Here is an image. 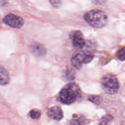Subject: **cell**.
Masks as SVG:
<instances>
[{
	"label": "cell",
	"instance_id": "2e32d148",
	"mask_svg": "<svg viewBox=\"0 0 125 125\" xmlns=\"http://www.w3.org/2000/svg\"><path fill=\"white\" fill-rule=\"evenodd\" d=\"M49 2L52 6L55 8L60 7L62 4L61 0H49Z\"/></svg>",
	"mask_w": 125,
	"mask_h": 125
},
{
	"label": "cell",
	"instance_id": "ac0fdd59",
	"mask_svg": "<svg viewBox=\"0 0 125 125\" xmlns=\"http://www.w3.org/2000/svg\"><path fill=\"white\" fill-rule=\"evenodd\" d=\"M9 0H0V5L4 6L8 2Z\"/></svg>",
	"mask_w": 125,
	"mask_h": 125
},
{
	"label": "cell",
	"instance_id": "9a60e30c",
	"mask_svg": "<svg viewBox=\"0 0 125 125\" xmlns=\"http://www.w3.org/2000/svg\"><path fill=\"white\" fill-rule=\"evenodd\" d=\"M117 58L121 61H125V47L120 49L117 54Z\"/></svg>",
	"mask_w": 125,
	"mask_h": 125
},
{
	"label": "cell",
	"instance_id": "4fadbf2b",
	"mask_svg": "<svg viewBox=\"0 0 125 125\" xmlns=\"http://www.w3.org/2000/svg\"><path fill=\"white\" fill-rule=\"evenodd\" d=\"M29 115L32 119H37L40 117L41 115V113L40 111L38 109H32L29 112Z\"/></svg>",
	"mask_w": 125,
	"mask_h": 125
},
{
	"label": "cell",
	"instance_id": "5bb4252c",
	"mask_svg": "<svg viewBox=\"0 0 125 125\" xmlns=\"http://www.w3.org/2000/svg\"><path fill=\"white\" fill-rule=\"evenodd\" d=\"M65 77L68 80H72L75 78V73L72 69H67L65 72Z\"/></svg>",
	"mask_w": 125,
	"mask_h": 125
},
{
	"label": "cell",
	"instance_id": "e0dca14e",
	"mask_svg": "<svg viewBox=\"0 0 125 125\" xmlns=\"http://www.w3.org/2000/svg\"><path fill=\"white\" fill-rule=\"evenodd\" d=\"M107 0H92L93 3L97 5H101L105 3Z\"/></svg>",
	"mask_w": 125,
	"mask_h": 125
},
{
	"label": "cell",
	"instance_id": "7a4b0ae2",
	"mask_svg": "<svg viewBox=\"0 0 125 125\" xmlns=\"http://www.w3.org/2000/svg\"><path fill=\"white\" fill-rule=\"evenodd\" d=\"M83 18L90 25L96 28L104 26L107 22V17L105 13L100 10H92L86 13Z\"/></svg>",
	"mask_w": 125,
	"mask_h": 125
},
{
	"label": "cell",
	"instance_id": "30bf717a",
	"mask_svg": "<svg viewBox=\"0 0 125 125\" xmlns=\"http://www.w3.org/2000/svg\"><path fill=\"white\" fill-rule=\"evenodd\" d=\"M85 122V119L84 117L76 115L71 120L69 125H84Z\"/></svg>",
	"mask_w": 125,
	"mask_h": 125
},
{
	"label": "cell",
	"instance_id": "277c9868",
	"mask_svg": "<svg viewBox=\"0 0 125 125\" xmlns=\"http://www.w3.org/2000/svg\"><path fill=\"white\" fill-rule=\"evenodd\" d=\"M94 58L91 50L85 49L79 52L78 54L72 57L71 62L72 65L76 69H80L83 63H87L90 62Z\"/></svg>",
	"mask_w": 125,
	"mask_h": 125
},
{
	"label": "cell",
	"instance_id": "8992f818",
	"mask_svg": "<svg viewBox=\"0 0 125 125\" xmlns=\"http://www.w3.org/2000/svg\"><path fill=\"white\" fill-rule=\"evenodd\" d=\"M70 37L72 40L73 45L75 48H82L86 44L83 35L80 31L72 32L70 35Z\"/></svg>",
	"mask_w": 125,
	"mask_h": 125
},
{
	"label": "cell",
	"instance_id": "7c38bea8",
	"mask_svg": "<svg viewBox=\"0 0 125 125\" xmlns=\"http://www.w3.org/2000/svg\"><path fill=\"white\" fill-rule=\"evenodd\" d=\"M113 118V117L111 115L106 114L101 118L98 125H108L112 120Z\"/></svg>",
	"mask_w": 125,
	"mask_h": 125
},
{
	"label": "cell",
	"instance_id": "9c48e42d",
	"mask_svg": "<svg viewBox=\"0 0 125 125\" xmlns=\"http://www.w3.org/2000/svg\"><path fill=\"white\" fill-rule=\"evenodd\" d=\"M9 75L7 70L0 65V84L6 85L9 82Z\"/></svg>",
	"mask_w": 125,
	"mask_h": 125
},
{
	"label": "cell",
	"instance_id": "52a82bcc",
	"mask_svg": "<svg viewBox=\"0 0 125 125\" xmlns=\"http://www.w3.org/2000/svg\"><path fill=\"white\" fill-rule=\"evenodd\" d=\"M29 50L34 56L38 57H44L47 52L44 45L37 42H34L30 44Z\"/></svg>",
	"mask_w": 125,
	"mask_h": 125
},
{
	"label": "cell",
	"instance_id": "8fae6325",
	"mask_svg": "<svg viewBox=\"0 0 125 125\" xmlns=\"http://www.w3.org/2000/svg\"><path fill=\"white\" fill-rule=\"evenodd\" d=\"M88 100L95 104H99L102 102V97L99 95H91L88 96Z\"/></svg>",
	"mask_w": 125,
	"mask_h": 125
},
{
	"label": "cell",
	"instance_id": "ba28073f",
	"mask_svg": "<svg viewBox=\"0 0 125 125\" xmlns=\"http://www.w3.org/2000/svg\"><path fill=\"white\" fill-rule=\"evenodd\" d=\"M47 114L49 117L57 121L62 120L63 116L62 109L58 106H54L48 109Z\"/></svg>",
	"mask_w": 125,
	"mask_h": 125
},
{
	"label": "cell",
	"instance_id": "5b68a950",
	"mask_svg": "<svg viewBox=\"0 0 125 125\" xmlns=\"http://www.w3.org/2000/svg\"><path fill=\"white\" fill-rule=\"evenodd\" d=\"M2 20L5 24L14 28H21L24 23V21L22 17L12 13L6 15Z\"/></svg>",
	"mask_w": 125,
	"mask_h": 125
},
{
	"label": "cell",
	"instance_id": "6da1fadb",
	"mask_svg": "<svg viewBox=\"0 0 125 125\" xmlns=\"http://www.w3.org/2000/svg\"><path fill=\"white\" fill-rule=\"evenodd\" d=\"M82 91L79 86L74 83L66 85L61 91L59 100L62 104H70L81 97Z\"/></svg>",
	"mask_w": 125,
	"mask_h": 125
},
{
	"label": "cell",
	"instance_id": "3957f363",
	"mask_svg": "<svg viewBox=\"0 0 125 125\" xmlns=\"http://www.w3.org/2000/svg\"><path fill=\"white\" fill-rule=\"evenodd\" d=\"M101 85L104 91L109 94L116 93L119 88V83L112 74H105L101 79Z\"/></svg>",
	"mask_w": 125,
	"mask_h": 125
}]
</instances>
